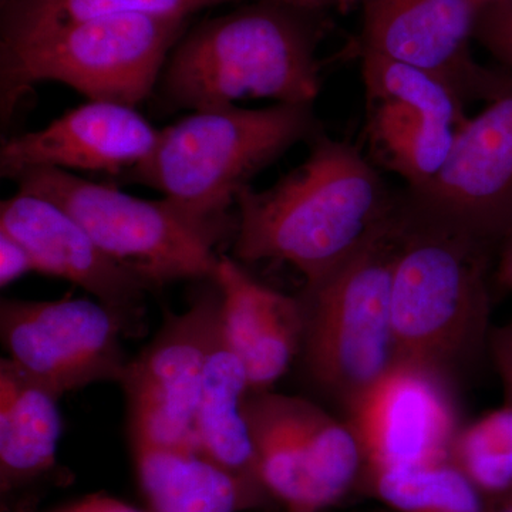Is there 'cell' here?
<instances>
[{"instance_id":"6da1fadb","label":"cell","mask_w":512,"mask_h":512,"mask_svg":"<svg viewBox=\"0 0 512 512\" xmlns=\"http://www.w3.org/2000/svg\"><path fill=\"white\" fill-rule=\"evenodd\" d=\"M305 163L265 191L238 192L234 255L295 266L316 284L392 212L399 200L370 158L319 133Z\"/></svg>"},{"instance_id":"7a4b0ae2","label":"cell","mask_w":512,"mask_h":512,"mask_svg":"<svg viewBox=\"0 0 512 512\" xmlns=\"http://www.w3.org/2000/svg\"><path fill=\"white\" fill-rule=\"evenodd\" d=\"M325 30L323 13L248 2L181 37L161 73V99L192 111L251 99L313 104L322 86L316 50Z\"/></svg>"},{"instance_id":"3957f363","label":"cell","mask_w":512,"mask_h":512,"mask_svg":"<svg viewBox=\"0 0 512 512\" xmlns=\"http://www.w3.org/2000/svg\"><path fill=\"white\" fill-rule=\"evenodd\" d=\"M491 247L416 210L403 191V221L392 276L397 360L448 373L484 342Z\"/></svg>"},{"instance_id":"277c9868","label":"cell","mask_w":512,"mask_h":512,"mask_svg":"<svg viewBox=\"0 0 512 512\" xmlns=\"http://www.w3.org/2000/svg\"><path fill=\"white\" fill-rule=\"evenodd\" d=\"M319 133L313 104L194 110L158 131L150 156L124 180L163 192L167 200L205 217H228L238 192L259 171Z\"/></svg>"},{"instance_id":"5b68a950","label":"cell","mask_w":512,"mask_h":512,"mask_svg":"<svg viewBox=\"0 0 512 512\" xmlns=\"http://www.w3.org/2000/svg\"><path fill=\"white\" fill-rule=\"evenodd\" d=\"M403 191L392 212L335 269L305 286L302 352L313 382L348 409L396 362L392 276Z\"/></svg>"},{"instance_id":"8992f818","label":"cell","mask_w":512,"mask_h":512,"mask_svg":"<svg viewBox=\"0 0 512 512\" xmlns=\"http://www.w3.org/2000/svg\"><path fill=\"white\" fill-rule=\"evenodd\" d=\"M15 181L18 192L59 205L154 291L181 279H214L218 245L237 232V217H205L167 198L143 200L60 168H32Z\"/></svg>"},{"instance_id":"52a82bcc","label":"cell","mask_w":512,"mask_h":512,"mask_svg":"<svg viewBox=\"0 0 512 512\" xmlns=\"http://www.w3.org/2000/svg\"><path fill=\"white\" fill-rule=\"evenodd\" d=\"M185 23L184 18L147 13L101 16L0 52L3 123L42 82L67 84L90 101L136 107L153 93Z\"/></svg>"},{"instance_id":"ba28073f","label":"cell","mask_w":512,"mask_h":512,"mask_svg":"<svg viewBox=\"0 0 512 512\" xmlns=\"http://www.w3.org/2000/svg\"><path fill=\"white\" fill-rule=\"evenodd\" d=\"M244 413L259 480L286 511L326 510L362 480V448L348 421L311 400L269 390L249 393Z\"/></svg>"},{"instance_id":"9c48e42d","label":"cell","mask_w":512,"mask_h":512,"mask_svg":"<svg viewBox=\"0 0 512 512\" xmlns=\"http://www.w3.org/2000/svg\"><path fill=\"white\" fill-rule=\"evenodd\" d=\"M370 161L402 177L409 190L429 184L468 123L466 100L420 67L362 53Z\"/></svg>"},{"instance_id":"30bf717a","label":"cell","mask_w":512,"mask_h":512,"mask_svg":"<svg viewBox=\"0 0 512 512\" xmlns=\"http://www.w3.org/2000/svg\"><path fill=\"white\" fill-rule=\"evenodd\" d=\"M220 312L221 292L214 281L188 311L168 313L154 339L128 360L120 384L126 396L130 446L198 450L195 416Z\"/></svg>"},{"instance_id":"8fae6325","label":"cell","mask_w":512,"mask_h":512,"mask_svg":"<svg viewBox=\"0 0 512 512\" xmlns=\"http://www.w3.org/2000/svg\"><path fill=\"white\" fill-rule=\"evenodd\" d=\"M0 335L8 359L60 397L94 383H120L126 372V328L100 302L3 299Z\"/></svg>"},{"instance_id":"7c38bea8","label":"cell","mask_w":512,"mask_h":512,"mask_svg":"<svg viewBox=\"0 0 512 512\" xmlns=\"http://www.w3.org/2000/svg\"><path fill=\"white\" fill-rule=\"evenodd\" d=\"M407 200L493 248L512 234V86L468 120L439 174Z\"/></svg>"},{"instance_id":"4fadbf2b","label":"cell","mask_w":512,"mask_h":512,"mask_svg":"<svg viewBox=\"0 0 512 512\" xmlns=\"http://www.w3.org/2000/svg\"><path fill=\"white\" fill-rule=\"evenodd\" d=\"M348 412L363 474L450 458L460 430L448 373L410 360H396Z\"/></svg>"},{"instance_id":"5bb4252c","label":"cell","mask_w":512,"mask_h":512,"mask_svg":"<svg viewBox=\"0 0 512 512\" xmlns=\"http://www.w3.org/2000/svg\"><path fill=\"white\" fill-rule=\"evenodd\" d=\"M362 53H375L446 79L464 100L497 99L512 72L471 55L480 8L473 0H362Z\"/></svg>"},{"instance_id":"9a60e30c","label":"cell","mask_w":512,"mask_h":512,"mask_svg":"<svg viewBox=\"0 0 512 512\" xmlns=\"http://www.w3.org/2000/svg\"><path fill=\"white\" fill-rule=\"evenodd\" d=\"M0 231L28 249L35 272L80 286L119 316L127 336L140 332L153 286L107 255L55 202L18 192L0 204Z\"/></svg>"},{"instance_id":"2e32d148","label":"cell","mask_w":512,"mask_h":512,"mask_svg":"<svg viewBox=\"0 0 512 512\" xmlns=\"http://www.w3.org/2000/svg\"><path fill=\"white\" fill-rule=\"evenodd\" d=\"M157 138L158 130L134 107L89 101L42 130L3 141L0 174L15 180L40 167L126 174L150 156Z\"/></svg>"},{"instance_id":"e0dca14e","label":"cell","mask_w":512,"mask_h":512,"mask_svg":"<svg viewBox=\"0 0 512 512\" xmlns=\"http://www.w3.org/2000/svg\"><path fill=\"white\" fill-rule=\"evenodd\" d=\"M214 281L221 292L222 336L247 367L251 393L266 392L302 348L301 298L259 284L225 255Z\"/></svg>"},{"instance_id":"ac0fdd59","label":"cell","mask_w":512,"mask_h":512,"mask_svg":"<svg viewBox=\"0 0 512 512\" xmlns=\"http://www.w3.org/2000/svg\"><path fill=\"white\" fill-rule=\"evenodd\" d=\"M249 393L247 367L218 328L195 416V443L208 460L241 481L259 500L266 501L271 498L259 480L254 443L244 413Z\"/></svg>"},{"instance_id":"d6986e66","label":"cell","mask_w":512,"mask_h":512,"mask_svg":"<svg viewBox=\"0 0 512 512\" xmlns=\"http://www.w3.org/2000/svg\"><path fill=\"white\" fill-rule=\"evenodd\" d=\"M59 394L10 359L0 362V481L2 491L45 476L56 467L63 420Z\"/></svg>"},{"instance_id":"ffe728a7","label":"cell","mask_w":512,"mask_h":512,"mask_svg":"<svg viewBox=\"0 0 512 512\" xmlns=\"http://www.w3.org/2000/svg\"><path fill=\"white\" fill-rule=\"evenodd\" d=\"M131 453L153 512H241L264 503L195 448L133 444Z\"/></svg>"},{"instance_id":"44dd1931","label":"cell","mask_w":512,"mask_h":512,"mask_svg":"<svg viewBox=\"0 0 512 512\" xmlns=\"http://www.w3.org/2000/svg\"><path fill=\"white\" fill-rule=\"evenodd\" d=\"M242 2L254 0H2L0 52L101 16L147 13L188 19L202 9Z\"/></svg>"},{"instance_id":"7402d4cb","label":"cell","mask_w":512,"mask_h":512,"mask_svg":"<svg viewBox=\"0 0 512 512\" xmlns=\"http://www.w3.org/2000/svg\"><path fill=\"white\" fill-rule=\"evenodd\" d=\"M366 490L392 512H491V503L450 460L363 474Z\"/></svg>"},{"instance_id":"603a6c76","label":"cell","mask_w":512,"mask_h":512,"mask_svg":"<svg viewBox=\"0 0 512 512\" xmlns=\"http://www.w3.org/2000/svg\"><path fill=\"white\" fill-rule=\"evenodd\" d=\"M450 460L490 503L512 494V400L460 427Z\"/></svg>"},{"instance_id":"cb8c5ba5","label":"cell","mask_w":512,"mask_h":512,"mask_svg":"<svg viewBox=\"0 0 512 512\" xmlns=\"http://www.w3.org/2000/svg\"><path fill=\"white\" fill-rule=\"evenodd\" d=\"M474 39L495 60L512 50V0L491 3L480 9Z\"/></svg>"},{"instance_id":"d4e9b609","label":"cell","mask_w":512,"mask_h":512,"mask_svg":"<svg viewBox=\"0 0 512 512\" xmlns=\"http://www.w3.org/2000/svg\"><path fill=\"white\" fill-rule=\"evenodd\" d=\"M33 271L35 265L28 249L6 232L0 231V286L6 288Z\"/></svg>"},{"instance_id":"484cf974","label":"cell","mask_w":512,"mask_h":512,"mask_svg":"<svg viewBox=\"0 0 512 512\" xmlns=\"http://www.w3.org/2000/svg\"><path fill=\"white\" fill-rule=\"evenodd\" d=\"M494 363L503 380L505 399L512 400V330L510 326L497 330L491 339Z\"/></svg>"},{"instance_id":"4316f807","label":"cell","mask_w":512,"mask_h":512,"mask_svg":"<svg viewBox=\"0 0 512 512\" xmlns=\"http://www.w3.org/2000/svg\"><path fill=\"white\" fill-rule=\"evenodd\" d=\"M49 512H143L109 494L94 493Z\"/></svg>"},{"instance_id":"83f0119b","label":"cell","mask_w":512,"mask_h":512,"mask_svg":"<svg viewBox=\"0 0 512 512\" xmlns=\"http://www.w3.org/2000/svg\"><path fill=\"white\" fill-rule=\"evenodd\" d=\"M495 281L505 291H512V234L503 242L497 271H495Z\"/></svg>"},{"instance_id":"f1b7e54d","label":"cell","mask_w":512,"mask_h":512,"mask_svg":"<svg viewBox=\"0 0 512 512\" xmlns=\"http://www.w3.org/2000/svg\"><path fill=\"white\" fill-rule=\"evenodd\" d=\"M274 2L303 10V12L325 13L326 10L335 9L333 0H274Z\"/></svg>"},{"instance_id":"f546056e","label":"cell","mask_w":512,"mask_h":512,"mask_svg":"<svg viewBox=\"0 0 512 512\" xmlns=\"http://www.w3.org/2000/svg\"><path fill=\"white\" fill-rule=\"evenodd\" d=\"M491 512H512V494L491 503Z\"/></svg>"},{"instance_id":"4dcf8cb0","label":"cell","mask_w":512,"mask_h":512,"mask_svg":"<svg viewBox=\"0 0 512 512\" xmlns=\"http://www.w3.org/2000/svg\"><path fill=\"white\" fill-rule=\"evenodd\" d=\"M360 2H362V0H333L335 9L340 10L342 13L349 12L350 9L355 8L357 3Z\"/></svg>"},{"instance_id":"1f68e13d","label":"cell","mask_w":512,"mask_h":512,"mask_svg":"<svg viewBox=\"0 0 512 512\" xmlns=\"http://www.w3.org/2000/svg\"><path fill=\"white\" fill-rule=\"evenodd\" d=\"M497 62L504 67V69L510 70L512 72V50L510 52L504 53L503 56L498 57Z\"/></svg>"},{"instance_id":"d6a6232c","label":"cell","mask_w":512,"mask_h":512,"mask_svg":"<svg viewBox=\"0 0 512 512\" xmlns=\"http://www.w3.org/2000/svg\"><path fill=\"white\" fill-rule=\"evenodd\" d=\"M473 2L481 9L483 6L491 5V3L503 2V0H473Z\"/></svg>"},{"instance_id":"836d02e7","label":"cell","mask_w":512,"mask_h":512,"mask_svg":"<svg viewBox=\"0 0 512 512\" xmlns=\"http://www.w3.org/2000/svg\"><path fill=\"white\" fill-rule=\"evenodd\" d=\"M508 326H510V329L512 330V322H511V323H510V325H508Z\"/></svg>"},{"instance_id":"e575fe53","label":"cell","mask_w":512,"mask_h":512,"mask_svg":"<svg viewBox=\"0 0 512 512\" xmlns=\"http://www.w3.org/2000/svg\"><path fill=\"white\" fill-rule=\"evenodd\" d=\"M389 512H392V511H389Z\"/></svg>"}]
</instances>
